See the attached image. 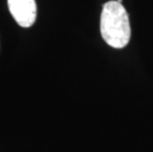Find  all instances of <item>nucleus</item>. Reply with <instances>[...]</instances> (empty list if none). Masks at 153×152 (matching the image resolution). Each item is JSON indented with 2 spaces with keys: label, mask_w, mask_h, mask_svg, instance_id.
I'll list each match as a JSON object with an SVG mask.
<instances>
[{
  "label": "nucleus",
  "mask_w": 153,
  "mask_h": 152,
  "mask_svg": "<svg viewBox=\"0 0 153 152\" xmlns=\"http://www.w3.org/2000/svg\"><path fill=\"white\" fill-rule=\"evenodd\" d=\"M101 35L110 47L123 48L131 40V25L128 12L117 0L104 4L101 14Z\"/></svg>",
  "instance_id": "f257e3e1"
},
{
  "label": "nucleus",
  "mask_w": 153,
  "mask_h": 152,
  "mask_svg": "<svg viewBox=\"0 0 153 152\" xmlns=\"http://www.w3.org/2000/svg\"><path fill=\"white\" fill-rule=\"evenodd\" d=\"M8 7L19 26L29 28L35 23L37 17L35 0H8Z\"/></svg>",
  "instance_id": "f03ea898"
},
{
  "label": "nucleus",
  "mask_w": 153,
  "mask_h": 152,
  "mask_svg": "<svg viewBox=\"0 0 153 152\" xmlns=\"http://www.w3.org/2000/svg\"><path fill=\"white\" fill-rule=\"evenodd\" d=\"M117 1H118L119 3H122V2H123V0H117Z\"/></svg>",
  "instance_id": "7ed1b4c3"
}]
</instances>
